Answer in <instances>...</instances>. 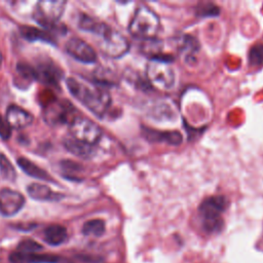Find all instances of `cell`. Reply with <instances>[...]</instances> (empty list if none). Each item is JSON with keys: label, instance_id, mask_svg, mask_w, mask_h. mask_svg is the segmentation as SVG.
Returning <instances> with one entry per match:
<instances>
[{"label": "cell", "instance_id": "cell-1", "mask_svg": "<svg viewBox=\"0 0 263 263\" xmlns=\"http://www.w3.org/2000/svg\"><path fill=\"white\" fill-rule=\"evenodd\" d=\"M66 85L69 92L97 116H103L111 105V96L99 82L68 77Z\"/></svg>", "mask_w": 263, "mask_h": 263}, {"label": "cell", "instance_id": "cell-2", "mask_svg": "<svg viewBox=\"0 0 263 263\" xmlns=\"http://www.w3.org/2000/svg\"><path fill=\"white\" fill-rule=\"evenodd\" d=\"M228 204L227 198L222 195H215L202 200L199 204L198 213L201 217L202 228L209 233L219 232L223 228L222 213Z\"/></svg>", "mask_w": 263, "mask_h": 263}, {"label": "cell", "instance_id": "cell-3", "mask_svg": "<svg viewBox=\"0 0 263 263\" xmlns=\"http://www.w3.org/2000/svg\"><path fill=\"white\" fill-rule=\"evenodd\" d=\"M158 29V16L146 6H141L136 10L128 27V30L133 36L149 40L156 35Z\"/></svg>", "mask_w": 263, "mask_h": 263}, {"label": "cell", "instance_id": "cell-4", "mask_svg": "<svg viewBox=\"0 0 263 263\" xmlns=\"http://www.w3.org/2000/svg\"><path fill=\"white\" fill-rule=\"evenodd\" d=\"M67 1L64 0H42L39 1L33 13V18L45 29L57 27L65 11Z\"/></svg>", "mask_w": 263, "mask_h": 263}, {"label": "cell", "instance_id": "cell-5", "mask_svg": "<svg viewBox=\"0 0 263 263\" xmlns=\"http://www.w3.org/2000/svg\"><path fill=\"white\" fill-rule=\"evenodd\" d=\"M146 73L150 84L159 90H168L175 83V73L168 62L151 59Z\"/></svg>", "mask_w": 263, "mask_h": 263}, {"label": "cell", "instance_id": "cell-6", "mask_svg": "<svg viewBox=\"0 0 263 263\" xmlns=\"http://www.w3.org/2000/svg\"><path fill=\"white\" fill-rule=\"evenodd\" d=\"M97 37L100 49L110 58H120L128 50L126 38L108 25Z\"/></svg>", "mask_w": 263, "mask_h": 263}, {"label": "cell", "instance_id": "cell-7", "mask_svg": "<svg viewBox=\"0 0 263 263\" xmlns=\"http://www.w3.org/2000/svg\"><path fill=\"white\" fill-rule=\"evenodd\" d=\"M69 132L72 138L88 145H96L101 137L102 130L90 119L76 115L69 123Z\"/></svg>", "mask_w": 263, "mask_h": 263}, {"label": "cell", "instance_id": "cell-8", "mask_svg": "<svg viewBox=\"0 0 263 263\" xmlns=\"http://www.w3.org/2000/svg\"><path fill=\"white\" fill-rule=\"evenodd\" d=\"M73 106L67 101L51 102L43 111L44 121L52 126L69 124L76 116Z\"/></svg>", "mask_w": 263, "mask_h": 263}, {"label": "cell", "instance_id": "cell-9", "mask_svg": "<svg viewBox=\"0 0 263 263\" xmlns=\"http://www.w3.org/2000/svg\"><path fill=\"white\" fill-rule=\"evenodd\" d=\"M65 49L69 55L81 63L92 64L97 61V52L95 49L87 42L78 37L70 38L65 45Z\"/></svg>", "mask_w": 263, "mask_h": 263}, {"label": "cell", "instance_id": "cell-10", "mask_svg": "<svg viewBox=\"0 0 263 263\" xmlns=\"http://www.w3.org/2000/svg\"><path fill=\"white\" fill-rule=\"evenodd\" d=\"M25 204V197L22 193L4 188L0 190V214L4 217H11L17 214Z\"/></svg>", "mask_w": 263, "mask_h": 263}, {"label": "cell", "instance_id": "cell-11", "mask_svg": "<svg viewBox=\"0 0 263 263\" xmlns=\"http://www.w3.org/2000/svg\"><path fill=\"white\" fill-rule=\"evenodd\" d=\"M5 119L11 128L21 129L29 126L32 123L33 116L25 109L15 105H11L6 110Z\"/></svg>", "mask_w": 263, "mask_h": 263}, {"label": "cell", "instance_id": "cell-12", "mask_svg": "<svg viewBox=\"0 0 263 263\" xmlns=\"http://www.w3.org/2000/svg\"><path fill=\"white\" fill-rule=\"evenodd\" d=\"M29 196L39 201H57L64 197V194L52 191L48 186L41 183H32L27 187Z\"/></svg>", "mask_w": 263, "mask_h": 263}, {"label": "cell", "instance_id": "cell-13", "mask_svg": "<svg viewBox=\"0 0 263 263\" xmlns=\"http://www.w3.org/2000/svg\"><path fill=\"white\" fill-rule=\"evenodd\" d=\"M12 263H59L61 258L54 255L38 254V253H20L14 252L9 256Z\"/></svg>", "mask_w": 263, "mask_h": 263}, {"label": "cell", "instance_id": "cell-14", "mask_svg": "<svg viewBox=\"0 0 263 263\" xmlns=\"http://www.w3.org/2000/svg\"><path fill=\"white\" fill-rule=\"evenodd\" d=\"M143 135L148 141L163 142L171 145H179L183 139L179 132H159L148 127L143 128Z\"/></svg>", "mask_w": 263, "mask_h": 263}, {"label": "cell", "instance_id": "cell-15", "mask_svg": "<svg viewBox=\"0 0 263 263\" xmlns=\"http://www.w3.org/2000/svg\"><path fill=\"white\" fill-rule=\"evenodd\" d=\"M63 145L68 152H70L74 156H77L83 159H88L95 154L93 146L77 141L72 137L65 139L63 141Z\"/></svg>", "mask_w": 263, "mask_h": 263}, {"label": "cell", "instance_id": "cell-16", "mask_svg": "<svg viewBox=\"0 0 263 263\" xmlns=\"http://www.w3.org/2000/svg\"><path fill=\"white\" fill-rule=\"evenodd\" d=\"M68 233L67 229L59 224L49 225L44 229L43 239L46 243L50 246H60L67 240Z\"/></svg>", "mask_w": 263, "mask_h": 263}, {"label": "cell", "instance_id": "cell-17", "mask_svg": "<svg viewBox=\"0 0 263 263\" xmlns=\"http://www.w3.org/2000/svg\"><path fill=\"white\" fill-rule=\"evenodd\" d=\"M21 35L28 41L30 42H35V41H42L46 43H54V38L46 31L40 30L35 27H30V26H22L20 28Z\"/></svg>", "mask_w": 263, "mask_h": 263}, {"label": "cell", "instance_id": "cell-18", "mask_svg": "<svg viewBox=\"0 0 263 263\" xmlns=\"http://www.w3.org/2000/svg\"><path fill=\"white\" fill-rule=\"evenodd\" d=\"M17 165L20 166V168L25 172L28 176L38 179V180H45V181H49L51 180V177L40 166H38L37 164H35L34 162H32L31 160L25 158V157H18L17 160Z\"/></svg>", "mask_w": 263, "mask_h": 263}, {"label": "cell", "instance_id": "cell-19", "mask_svg": "<svg viewBox=\"0 0 263 263\" xmlns=\"http://www.w3.org/2000/svg\"><path fill=\"white\" fill-rule=\"evenodd\" d=\"M36 71V79L46 83H57L60 78L58 70L50 65H41Z\"/></svg>", "mask_w": 263, "mask_h": 263}, {"label": "cell", "instance_id": "cell-20", "mask_svg": "<svg viewBox=\"0 0 263 263\" xmlns=\"http://www.w3.org/2000/svg\"><path fill=\"white\" fill-rule=\"evenodd\" d=\"M105 232V222L101 219H92L86 221L82 226V233L84 235L101 236Z\"/></svg>", "mask_w": 263, "mask_h": 263}, {"label": "cell", "instance_id": "cell-21", "mask_svg": "<svg viewBox=\"0 0 263 263\" xmlns=\"http://www.w3.org/2000/svg\"><path fill=\"white\" fill-rule=\"evenodd\" d=\"M0 174L5 180L10 182H13L16 178V172L13 165L2 153L0 154Z\"/></svg>", "mask_w": 263, "mask_h": 263}, {"label": "cell", "instance_id": "cell-22", "mask_svg": "<svg viewBox=\"0 0 263 263\" xmlns=\"http://www.w3.org/2000/svg\"><path fill=\"white\" fill-rule=\"evenodd\" d=\"M249 61L253 66L263 65V44H256L251 48Z\"/></svg>", "mask_w": 263, "mask_h": 263}, {"label": "cell", "instance_id": "cell-23", "mask_svg": "<svg viewBox=\"0 0 263 263\" xmlns=\"http://www.w3.org/2000/svg\"><path fill=\"white\" fill-rule=\"evenodd\" d=\"M40 250H42L41 245H39L38 242L32 239H25L18 243L16 252L29 254V253H37Z\"/></svg>", "mask_w": 263, "mask_h": 263}, {"label": "cell", "instance_id": "cell-24", "mask_svg": "<svg viewBox=\"0 0 263 263\" xmlns=\"http://www.w3.org/2000/svg\"><path fill=\"white\" fill-rule=\"evenodd\" d=\"M219 14V7L215 6L212 3H208L205 5H201L198 8V15L201 16H215Z\"/></svg>", "mask_w": 263, "mask_h": 263}, {"label": "cell", "instance_id": "cell-25", "mask_svg": "<svg viewBox=\"0 0 263 263\" xmlns=\"http://www.w3.org/2000/svg\"><path fill=\"white\" fill-rule=\"evenodd\" d=\"M12 128L8 124L7 120L0 114V138L3 140H8L11 137Z\"/></svg>", "mask_w": 263, "mask_h": 263}, {"label": "cell", "instance_id": "cell-26", "mask_svg": "<svg viewBox=\"0 0 263 263\" xmlns=\"http://www.w3.org/2000/svg\"><path fill=\"white\" fill-rule=\"evenodd\" d=\"M1 61H2V58H1V53H0V65H1Z\"/></svg>", "mask_w": 263, "mask_h": 263}]
</instances>
